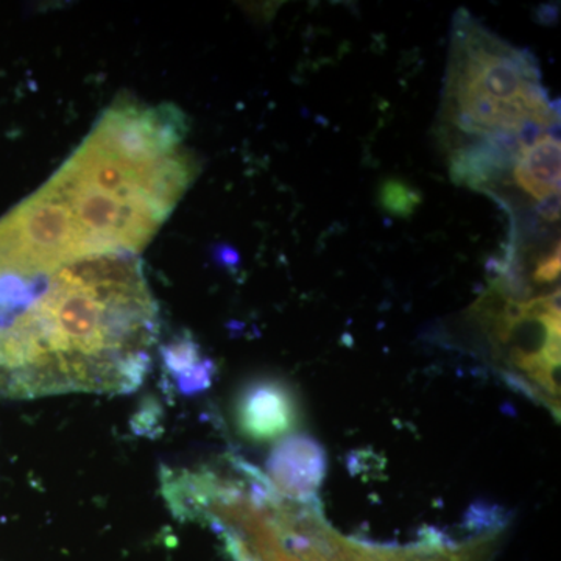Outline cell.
I'll list each match as a JSON object with an SVG mask.
<instances>
[{"label":"cell","mask_w":561,"mask_h":561,"mask_svg":"<svg viewBox=\"0 0 561 561\" xmlns=\"http://www.w3.org/2000/svg\"><path fill=\"white\" fill-rule=\"evenodd\" d=\"M187 133L176 106L114 103L51 179L0 219V253L32 267L139 256L197 176Z\"/></svg>","instance_id":"6da1fadb"},{"label":"cell","mask_w":561,"mask_h":561,"mask_svg":"<svg viewBox=\"0 0 561 561\" xmlns=\"http://www.w3.org/2000/svg\"><path fill=\"white\" fill-rule=\"evenodd\" d=\"M160 313L142 261L108 254L0 264V394L130 393L150 370Z\"/></svg>","instance_id":"7a4b0ae2"},{"label":"cell","mask_w":561,"mask_h":561,"mask_svg":"<svg viewBox=\"0 0 561 561\" xmlns=\"http://www.w3.org/2000/svg\"><path fill=\"white\" fill-rule=\"evenodd\" d=\"M559 125L534 55L457 11L437 127L454 183L500 194L519 154Z\"/></svg>","instance_id":"3957f363"},{"label":"cell","mask_w":561,"mask_h":561,"mask_svg":"<svg viewBox=\"0 0 561 561\" xmlns=\"http://www.w3.org/2000/svg\"><path fill=\"white\" fill-rule=\"evenodd\" d=\"M505 382L560 416V289L518 300L491 284L472 306Z\"/></svg>","instance_id":"277c9868"},{"label":"cell","mask_w":561,"mask_h":561,"mask_svg":"<svg viewBox=\"0 0 561 561\" xmlns=\"http://www.w3.org/2000/svg\"><path fill=\"white\" fill-rule=\"evenodd\" d=\"M234 416L243 437L257 443L272 442L298 426L300 402L289 383L275 378L254 379L238 394Z\"/></svg>","instance_id":"5b68a950"},{"label":"cell","mask_w":561,"mask_h":561,"mask_svg":"<svg viewBox=\"0 0 561 561\" xmlns=\"http://www.w3.org/2000/svg\"><path fill=\"white\" fill-rule=\"evenodd\" d=\"M328 472V454L306 434L280 438L267 460L265 478L284 500L319 504V490Z\"/></svg>","instance_id":"8992f818"},{"label":"cell","mask_w":561,"mask_h":561,"mask_svg":"<svg viewBox=\"0 0 561 561\" xmlns=\"http://www.w3.org/2000/svg\"><path fill=\"white\" fill-rule=\"evenodd\" d=\"M505 186H513L537 203L538 220H560V138L559 130L541 136L519 154Z\"/></svg>","instance_id":"52a82bcc"},{"label":"cell","mask_w":561,"mask_h":561,"mask_svg":"<svg viewBox=\"0 0 561 561\" xmlns=\"http://www.w3.org/2000/svg\"><path fill=\"white\" fill-rule=\"evenodd\" d=\"M496 534L479 535L465 545H454L440 531L421 534L416 545L379 546L365 542L367 561H486L496 548Z\"/></svg>","instance_id":"ba28073f"},{"label":"cell","mask_w":561,"mask_h":561,"mask_svg":"<svg viewBox=\"0 0 561 561\" xmlns=\"http://www.w3.org/2000/svg\"><path fill=\"white\" fill-rule=\"evenodd\" d=\"M161 357L164 373L180 394L201 393L216 375V365L203 357L201 345L191 334L180 335L162 346Z\"/></svg>","instance_id":"9c48e42d"},{"label":"cell","mask_w":561,"mask_h":561,"mask_svg":"<svg viewBox=\"0 0 561 561\" xmlns=\"http://www.w3.org/2000/svg\"><path fill=\"white\" fill-rule=\"evenodd\" d=\"M378 201L383 213L397 219H409L421 205V194L408 181L389 179L379 186Z\"/></svg>","instance_id":"30bf717a"}]
</instances>
